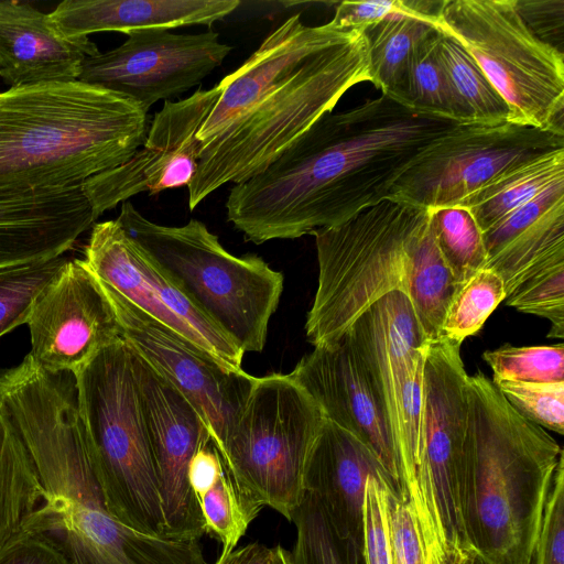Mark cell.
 <instances>
[{
  "mask_svg": "<svg viewBox=\"0 0 564 564\" xmlns=\"http://www.w3.org/2000/svg\"><path fill=\"white\" fill-rule=\"evenodd\" d=\"M78 408L108 511L145 534L166 536L158 478L123 339L75 375Z\"/></svg>",
  "mask_w": 564,
  "mask_h": 564,
  "instance_id": "cell-8",
  "label": "cell"
},
{
  "mask_svg": "<svg viewBox=\"0 0 564 564\" xmlns=\"http://www.w3.org/2000/svg\"><path fill=\"white\" fill-rule=\"evenodd\" d=\"M0 408L44 489L22 529L48 536L70 564H206L200 539L145 534L108 511L72 372L44 370L28 354L0 368Z\"/></svg>",
  "mask_w": 564,
  "mask_h": 564,
  "instance_id": "cell-2",
  "label": "cell"
},
{
  "mask_svg": "<svg viewBox=\"0 0 564 564\" xmlns=\"http://www.w3.org/2000/svg\"><path fill=\"white\" fill-rule=\"evenodd\" d=\"M355 349L390 423L395 452L401 389L413 352L426 338L406 294L394 291L368 307L344 334Z\"/></svg>",
  "mask_w": 564,
  "mask_h": 564,
  "instance_id": "cell-22",
  "label": "cell"
},
{
  "mask_svg": "<svg viewBox=\"0 0 564 564\" xmlns=\"http://www.w3.org/2000/svg\"><path fill=\"white\" fill-rule=\"evenodd\" d=\"M239 4L238 0H66L50 17L63 36L76 39L105 31L127 34L147 29L212 25Z\"/></svg>",
  "mask_w": 564,
  "mask_h": 564,
  "instance_id": "cell-25",
  "label": "cell"
},
{
  "mask_svg": "<svg viewBox=\"0 0 564 564\" xmlns=\"http://www.w3.org/2000/svg\"><path fill=\"white\" fill-rule=\"evenodd\" d=\"M26 324L29 355L50 372L75 376L122 339L115 310L83 259L68 258L37 296Z\"/></svg>",
  "mask_w": 564,
  "mask_h": 564,
  "instance_id": "cell-18",
  "label": "cell"
},
{
  "mask_svg": "<svg viewBox=\"0 0 564 564\" xmlns=\"http://www.w3.org/2000/svg\"><path fill=\"white\" fill-rule=\"evenodd\" d=\"M457 126L386 95L328 112L265 170L234 184L227 220L256 245L338 226L387 199L421 154Z\"/></svg>",
  "mask_w": 564,
  "mask_h": 564,
  "instance_id": "cell-1",
  "label": "cell"
},
{
  "mask_svg": "<svg viewBox=\"0 0 564 564\" xmlns=\"http://www.w3.org/2000/svg\"><path fill=\"white\" fill-rule=\"evenodd\" d=\"M506 299L502 280L490 269H481L458 284L447 307L441 338L462 345L476 334Z\"/></svg>",
  "mask_w": 564,
  "mask_h": 564,
  "instance_id": "cell-34",
  "label": "cell"
},
{
  "mask_svg": "<svg viewBox=\"0 0 564 564\" xmlns=\"http://www.w3.org/2000/svg\"><path fill=\"white\" fill-rule=\"evenodd\" d=\"M0 564H70L57 544L43 533L21 529L0 547Z\"/></svg>",
  "mask_w": 564,
  "mask_h": 564,
  "instance_id": "cell-43",
  "label": "cell"
},
{
  "mask_svg": "<svg viewBox=\"0 0 564 564\" xmlns=\"http://www.w3.org/2000/svg\"><path fill=\"white\" fill-rule=\"evenodd\" d=\"M458 487L467 547L486 564H531L562 447L482 372L468 377Z\"/></svg>",
  "mask_w": 564,
  "mask_h": 564,
  "instance_id": "cell-3",
  "label": "cell"
},
{
  "mask_svg": "<svg viewBox=\"0 0 564 564\" xmlns=\"http://www.w3.org/2000/svg\"><path fill=\"white\" fill-rule=\"evenodd\" d=\"M214 564H274V547L260 542L248 543L218 557Z\"/></svg>",
  "mask_w": 564,
  "mask_h": 564,
  "instance_id": "cell-46",
  "label": "cell"
},
{
  "mask_svg": "<svg viewBox=\"0 0 564 564\" xmlns=\"http://www.w3.org/2000/svg\"><path fill=\"white\" fill-rule=\"evenodd\" d=\"M444 1L430 0L343 1L336 8L329 24L341 31H362L391 15L404 14L436 25Z\"/></svg>",
  "mask_w": 564,
  "mask_h": 564,
  "instance_id": "cell-39",
  "label": "cell"
},
{
  "mask_svg": "<svg viewBox=\"0 0 564 564\" xmlns=\"http://www.w3.org/2000/svg\"><path fill=\"white\" fill-rule=\"evenodd\" d=\"M468 375L460 345L429 341L424 364L419 486L425 514L452 549L467 547L457 487L468 423Z\"/></svg>",
  "mask_w": 564,
  "mask_h": 564,
  "instance_id": "cell-13",
  "label": "cell"
},
{
  "mask_svg": "<svg viewBox=\"0 0 564 564\" xmlns=\"http://www.w3.org/2000/svg\"><path fill=\"white\" fill-rule=\"evenodd\" d=\"M486 269L502 280L506 296L531 274L564 258V178L482 232Z\"/></svg>",
  "mask_w": 564,
  "mask_h": 564,
  "instance_id": "cell-24",
  "label": "cell"
},
{
  "mask_svg": "<svg viewBox=\"0 0 564 564\" xmlns=\"http://www.w3.org/2000/svg\"><path fill=\"white\" fill-rule=\"evenodd\" d=\"M392 564H425V549L415 514L401 497L389 492Z\"/></svg>",
  "mask_w": 564,
  "mask_h": 564,
  "instance_id": "cell-42",
  "label": "cell"
},
{
  "mask_svg": "<svg viewBox=\"0 0 564 564\" xmlns=\"http://www.w3.org/2000/svg\"><path fill=\"white\" fill-rule=\"evenodd\" d=\"M430 210V225L440 253L457 285L486 268L482 231L466 207Z\"/></svg>",
  "mask_w": 564,
  "mask_h": 564,
  "instance_id": "cell-32",
  "label": "cell"
},
{
  "mask_svg": "<svg viewBox=\"0 0 564 564\" xmlns=\"http://www.w3.org/2000/svg\"><path fill=\"white\" fill-rule=\"evenodd\" d=\"M220 94L221 87L217 84L209 89H197L187 98L165 101L134 154L82 185L95 218L140 193L154 195L188 186L203 148L197 133Z\"/></svg>",
  "mask_w": 564,
  "mask_h": 564,
  "instance_id": "cell-16",
  "label": "cell"
},
{
  "mask_svg": "<svg viewBox=\"0 0 564 564\" xmlns=\"http://www.w3.org/2000/svg\"><path fill=\"white\" fill-rule=\"evenodd\" d=\"M506 304L519 312L551 322L547 337L564 338V258L531 274L512 293Z\"/></svg>",
  "mask_w": 564,
  "mask_h": 564,
  "instance_id": "cell-37",
  "label": "cell"
},
{
  "mask_svg": "<svg viewBox=\"0 0 564 564\" xmlns=\"http://www.w3.org/2000/svg\"><path fill=\"white\" fill-rule=\"evenodd\" d=\"M389 492L397 495L388 485L377 478L367 479L362 509L361 554L364 564H392Z\"/></svg>",
  "mask_w": 564,
  "mask_h": 564,
  "instance_id": "cell-40",
  "label": "cell"
},
{
  "mask_svg": "<svg viewBox=\"0 0 564 564\" xmlns=\"http://www.w3.org/2000/svg\"><path fill=\"white\" fill-rule=\"evenodd\" d=\"M429 221V209L387 198L312 234L318 280L305 334L314 347L338 341L384 295L400 291L410 297Z\"/></svg>",
  "mask_w": 564,
  "mask_h": 564,
  "instance_id": "cell-6",
  "label": "cell"
},
{
  "mask_svg": "<svg viewBox=\"0 0 564 564\" xmlns=\"http://www.w3.org/2000/svg\"><path fill=\"white\" fill-rule=\"evenodd\" d=\"M448 564H486L471 549L455 547L451 552Z\"/></svg>",
  "mask_w": 564,
  "mask_h": 564,
  "instance_id": "cell-47",
  "label": "cell"
},
{
  "mask_svg": "<svg viewBox=\"0 0 564 564\" xmlns=\"http://www.w3.org/2000/svg\"><path fill=\"white\" fill-rule=\"evenodd\" d=\"M325 416L290 373L258 377L219 455L238 488L291 521Z\"/></svg>",
  "mask_w": 564,
  "mask_h": 564,
  "instance_id": "cell-9",
  "label": "cell"
},
{
  "mask_svg": "<svg viewBox=\"0 0 564 564\" xmlns=\"http://www.w3.org/2000/svg\"><path fill=\"white\" fill-rule=\"evenodd\" d=\"M84 263L102 290L129 302L232 370L245 352L115 220L93 225Z\"/></svg>",
  "mask_w": 564,
  "mask_h": 564,
  "instance_id": "cell-12",
  "label": "cell"
},
{
  "mask_svg": "<svg viewBox=\"0 0 564 564\" xmlns=\"http://www.w3.org/2000/svg\"><path fill=\"white\" fill-rule=\"evenodd\" d=\"M371 82L362 31H344L314 54L219 138L202 148L187 186L193 210L219 187L265 170L355 85Z\"/></svg>",
  "mask_w": 564,
  "mask_h": 564,
  "instance_id": "cell-5",
  "label": "cell"
},
{
  "mask_svg": "<svg viewBox=\"0 0 564 564\" xmlns=\"http://www.w3.org/2000/svg\"><path fill=\"white\" fill-rule=\"evenodd\" d=\"M43 497L34 462L0 408V547L21 531Z\"/></svg>",
  "mask_w": 564,
  "mask_h": 564,
  "instance_id": "cell-27",
  "label": "cell"
},
{
  "mask_svg": "<svg viewBox=\"0 0 564 564\" xmlns=\"http://www.w3.org/2000/svg\"><path fill=\"white\" fill-rule=\"evenodd\" d=\"M343 32L329 22L305 25L300 14L285 20L240 67L220 80L221 94L197 133L202 145L219 138L267 93L290 78L312 54Z\"/></svg>",
  "mask_w": 564,
  "mask_h": 564,
  "instance_id": "cell-20",
  "label": "cell"
},
{
  "mask_svg": "<svg viewBox=\"0 0 564 564\" xmlns=\"http://www.w3.org/2000/svg\"><path fill=\"white\" fill-rule=\"evenodd\" d=\"M67 260L59 256L0 267V337L26 324L37 296Z\"/></svg>",
  "mask_w": 564,
  "mask_h": 564,
  "instance_id": "cell-35",
  "label": "cell"
},
{
  "mask_svg": "<svg viewBox=\"0 0 564 564\" xmlns=\"http://www.w3.org/2000/svg\"><path fill=\"white\" fill-rule=\"evenodd\" d=\"M560 178H564V149L510 169L474 194L462 207L470 212L485 232Z\"/></svg>",
  "mask_w": 564,
  "mask_h": 564,
  "instance_id": "cell-26",
  "label": "cell"
},
{
  "mask_svg": "<svg viewBox=\"0 0 564 564\" xmlns=\"http://www.w3.org/2000/svg\"><path fill=\"white\" fill-rule=\"evenodd\" d=\"M482 359L492 370L494 379L522 382L564 381V345H502L486 350Z\"/></svg>",
  "mask_w": 564,
  "mask_h": 564,
  "instance_id": "cell-36",
  "label": "cell"
},
{
  "mask_svg": "<svg viewBox=\"0 0 564 564\" xmlns=\"http://www.w3.org/2000/svg\"><path fill=\"white\" fill-rule=\"evenodd\" d=\"M98 53L88 36H63L50 13L0 1V77L11 87L77 80L84 61Z\"/></svg>",
  "mask_w": 564,
  "mask_h": 564,
  "instance_id": "cell-23",
  "label": "cell"
},
{
  "mask_svg": "<svg viewBox=\"0 0 564 564\" xmlns=\"http://www.w3.org/2000/svg\"><path fill=\"white\" fill-rule=\"evenodd\" d=\"M436 29L415 47L408 68L401 105L426 116L458 124V116L441 62Z\"/></svg>",
  "mask_w": 564,
  "mask_h": 564,
  "instance_id": "cell-31",
  "label": "cell"
},
{
  "mask_svg": "<svg viewBox=\"0 0 564 564\" xmlns=\"http://www.w3.org/2000/svg\"><path fill=\"white\" fill-rule=\"evenodd\" d=\"M129 349L158 478L165 535L200 539L205 524L188 482V468L194 454L212 442L209 431L194 406Z\"/></svg>",
  "mask_w": 564,
  "mask_h": 564,
  "instance_id": "cell-17",
  "label": "cell"
},
{
  "mask_svg": "<svg viewBox=\"0 0 564 564\" xmlns=\"http://www.w3.org/2000/svg\"><path fill=\"white\" fill-rule=\"evenodd\" d=\"M148 110L80 80L0 93V196L79 188L144 142Z\"/></svg>",
  "mask_w": 564,
  "mask_h": 564,
  "instance_id": "cell-4",
  "label": "cell"
},
{
  "mask_svg": "<svg viewBox=\"0 0 564 564\" xmlns=\"http://www.w3.org/2000/svg\"><path fill=\"white\" fill-rule=\"evenodd\" d=\"M126 35L118 47L87 57L77 80L123 95L147 110L199 85L232 50L213 30L147 29Z\"/></svg>",
  "mask_w": 564,
  "mask_h": 564,
  "instance_id": "cell-14",
  "label": "cell"
},
{
  "mask_svg": "<svg viewBox=\"0 0 564 564\" xmlns=\"http://www.w3.org/2000/svg\"><path fill=\"white\" fill-rule=\"evenodd\" d=\"M197 502L205 534L212 535L221 544L219 557L228 555L237 547L249 524L262 509L238 488L226 468Z\"/></svg>",
  "mask_w": 564,
  "mask_h": 564,
  "instance_id": "cell-33",
  "label": "cell"
},
{
  "mask_svg": "<svg viewBox=\"0 0 564 564\" xmlns=\"http://www.w3.org/2000/svg\"><path fill=\"white\" fill-rule=\"evenodd\" d=\"M497 390L530 422L564 434V381L522 382L491 380Z\"/></svg>",
  "mask_w": 564,
  "mask_h": 564,
  "instance_id": "cell-38",
  "label": "cell"
},
{
  "mask_svg": "<svg viewBox=\"0 0 564 564\" xmlns=\"http://www.w3.org/2000/svg\"><path fill=\"white\" fill-rule=\"evenodd\" d=\"M104 292L122 339L194 406L219 453L258 377L224 366L120 296Z\"/></svg>",
  "mask_w": 564,
  "mask_h": 564,
  "instance_id": "cell-15",
  "label": "cell"
},
{
  "mask_svg": "<svg viewBox=\"0 0 564 564\" xmlns=\"http://www.w3.org/2000/svg\"><path fill=\"white\" fill-rule=\"evenodd\" d=\"M435 26L478 64L510 123L564 132V54L531 32L516 0H446Z\"/></svg>",
  "mask_w": 564,
  "mask_h": 564,
  "instance_id": "cell-10",
  "label": "cell"
},
{
  "mask_svg": "<svg viewBox=\"0 0 564 564\" xmlns=\"http://www.w3.org/2000/svg\"><path fill=\"white\" fill-rule=\"evenodd\" d=\"M274 564H294L291 551L281 545L274 546Z\"/></svg>",
  "mask_w": 564,
  "mask_h": 564,
  "instance_id": "cell-48",
  "label": "cell"
},
{
  "mask_svg": "<svg viewBox=\"0 0 564 564\" xmlns=\"http://www.w3.org/2000/svg\"><path fill=\"white\" fill-rule=\"evenodd\" d=\"M434 30L433 23L404 14L391 15L362 30L371 83L381 95L401 104L412 54Z\"/></svg>",
  "mask_w": 564,
  "mask_h": 564,
  "instance_id": "cell-28",
  "label": "cell"
},
{
  "mask_svg": "<svg viewBox=\"0 0 564 564\" xmlns=\"http://www.w3.org/2000/svg\"><path fill=\"white\" fill-rule=\"evenodd\" d=\"M531 564H564V456L553 477Z\"/></svg>",
  "mask_w": 564,
  "mask_h": 564,
  "instance_id": "cell-41",
  "label": "cell"
},
{
  "mask_svg": "<svg viewBox=\"0 0 564 564\" xmlns=\"http://www.w3.org/2000/svg\"><path fill=\"white\" fill-rule=\"evenodd\" d=\"M438 52L459 123L497 126L509 122L506 101L464 47L441 32Z\"/></svg>",
  "mask_w": 564,
  "mask_h": 564,
  "instance_id": "cell-29",
  "label": "cell"
},
{
  "mask_svg": "<svg viewBox=\"0 0 564 564\" xmlns=\"http://www.w3.org/2000/svg\"><path fill=\"white\" fill-rule=\"evenodd\" d=\"M400 489L378 456L357 436L325 420L304 469V494L314 496L344 536L362 544V509L368 478Z\"/></svg>",
  "mask_w": 564,
  "mask_h": 564,
  "instance_id": "cell-21",
  "label": "cell"
},
{
  "mask_svg": "<svg viewBox=\"0 0 564 564\" xmlns=\"http://www.w3.org/2000/svg\"><path fill=\"white\" fill-rule=\"evenodd\" d=\"M117 220L245 354L263 350L283 291L280 271L257 254L230 253L197 219L160 225L126 200Z\"/></svg>",
  "mask_w": 564,
  "mask_h": 564,
  "instance_id": "cell-7",
  "label": "cell"
},
{
  "mask_svg": "<svg viewBox=\"0 0 564 564\" xmlns=\"http://www.w3.org/2000/svg\"><path fill=\"white\" fill-rule=\"evenodd\" d=\"M516 6L527 26L539 40L562 51L558 45L563 43L564 34L563 0H516Z\"/></svg>",
  "mask_w": 564,
  "mask_h": 564,
  "instance_id": "cell-44",
  "label": "cell"
},
{
  "mask_svg": "<svg viewBox=\"0 0 564 564\" xmlns=\"http://www.w3.org/2000/svg\"><path fill=\"white\" fill-rule=\"evenodd\" d=\"M290 375L326 420L352 433L378 456L399 486L390 423L349 339L343 335L334 344L314 347Z\"/></svg>",
  "mask_w": 564,
  "mask_h": 564,
  "instance_id": "cell-19",
  "label": "cell"
},
{
  "mask_svg": "<svg viewBox=\"0 0 564 564\" xmlns=\"http://www.w3.org/2000/svg\"><path fill=\"white\" fill-rule=\"evenodd\" d=\"M561 149L564 132L510 122L458 124L421 154L388 198L426 209L462 207L502 173Z\"/></svg>",
  "mask_w": 564,
  "mask_h": 564,
  "instance_id": "cell-11",
  "label": "cell"
},
{
  "mask_svg": "<svg viewBox=\"0 0 564 564\" xmlns=\"http://www.w3.org/2000/svg\"><path fill=\"white\" fill-rule=\"evenodd\" d=\"M294 564H364L361 546L337 532L317 499L305 492L294 511Z\"/></svg>",
  "mask_w": 564,
  "mask_h": 564,
  "instance_id": "cell-30",
  "label": "cell"
},
{
  "mask_svg": "<svg viewBox=\"0 0 564 564\" xmlns=\"http://www.w3.org/2000/svg\"><path fill=\"white\" fill-rule=\"evenodd\" d=\"M224 469L221 456L212 442L194 454L188 468V482L196 500L212 487Z\"/></svg>",
  "mask_w": 564,
  "mask_h": 564,
  "instance_id": "cell-45",
  "label": "cell"
}]
</instances>
